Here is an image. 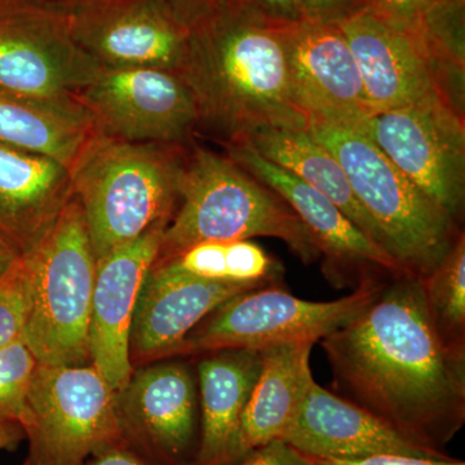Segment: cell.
Listing matches in <instances>:
<instances>
[{
  "mask_svg": "<svg viewBox=\"0 0 465 465\" xmlns=\"http://www.w3.org/2000/svg\"><path fill=\"white\" fill-rule=\"evenodd\" d=\"M339 396L433 451L465 423V349L437 330L420 278L391 275L353 320L320 341Z\"/></svg>",
  "mask_w": 465,
  "mask_h": 465,
  "instance_id": "obj_1",
  "label": "cell"
},
{
  "mask_svg": "<svg viewBox=\"0 0 465 465\" xmlns=\"http://www.w3.org/2000/svg\"><path fill=\"white\" fill-rule=\"evenodd\" d=\"M282 26L216 0L189 26L179 74L198 110L197 133L222 145L264 128H308L291 92Z\"/></svg>",
  "mask_w": 465,
  "mask_h": 465,
  "instance_id": "obj_2",
  "label": "cell"
},
{
  "mask_svg": "<svg viewBox=\"0 0 465 465\" xmlns=\"http://www.w3.org/2000/svg\"><path fill=\"white\" fill-rule=\"evenodd\" d=\"M255 237L282 241L304 264L321 258L307 228L280 195L225 153L189 143L179 202L155 262H168L204 242Z\"/></svg>",
  "mask_w": 465,
  "mask_h": 465,
  "instance_id": "obj_3",
  "label": "cell"
},
{
  "mask_svg": "<svg viewBox=\"0 0 465 465\" xmlns=\"http://www.w3.org/2000/svg\"><path fill=\"white\" fill-rule=\"evenodd\" d=\"M186 149L92 134L70 174L96 262L153 226L170 223Z\"/></svg>",
  "mask_w": 465,
  "mask_h": 465,
  "instance_id": "obj_4",
  "label": "cell"
},
{
  "mask_svg": "<svg viewBox=\"0 0 465 465\" xmlns=\"http://www.w3.org/2000/svg\"><path fill=\"white\" fill-rule=\"evenodd\" d=\"M308 130L344 168L382 249L405 273L427 277L463 232L460 224L401 173L369 134L317 121Z\"/></svg>",
  "mask_w": 465,
  "mask_h": 465,
  "instance_id": "obj_5",
  "label": "cell"
},
{
  "mask_svg": "<svg viewBox=\"0 0 465 465\" xmlns=\"http://www.w3.org/2000/svg\"><path fill=\"white\" fill-rule=\"evenodd\" d=\"M23 259L32 287L24 341L41 365H91L96 258L74 194L50 234Z\"/></svg>",
  "mask_w": 465,
  "mask_h": 465,
  "instance_id": "obj_6",
  "label": "cell"
},
{
  "mask_svg": "<svg viewBox=\"0 0 465 465\" xmlns=\"http://www.w3.org/2000/svg\"><path fill=\"white\" fill-rule=\"evenodd\" d=\"M385 282L366 280L344 298L309 302L278 284L241 293L217 308L183 341L180 354L222 349H262L322 341L376 299Z\"/></svg>",
  "mask_w": 465,
  "mask_h": 465,
  "instance_id": "obj_7",
  "label": "cell"
},
{
  "mask_svg": "<svg viewBox=\"0 0 465 465\" xmlns=\"http://www.w3.org/2000/svg\"><path fill=\"white\" fill-rule=\"evenodd\" d=\"M115 394L92 363H38L29 394L27 463L82 465L101 450L124 443Z\"/></svg>",
  "mask_w": 465,
  "mask_h": 465,
  "instance_id": "obj_8",
  "label": "cell"
},
{
  "mask_svg": "<svg viewBox=\"0 0 465 465\" xmlns=\"http://www.w3.org/2000/svg\"><path fill=\"white\" fill-rule=\"evenodd\" d=\"M370 137L425 195L460 224L465 200L464 113L442 94L371 115Z\"/></svg>",
  "mask_w": 465,
  "mask_h": 465,
  "instance_id": "obj_9",
  "label": "cell"
},
{
  "mask_svg": "<svg viewBox=\"0 0 465 465\" xmlns=\"http://www.w3.org/2000/svg\"><path fill=\"white\" fill-rule=\"evenodd\" d=\"M75 99L100 136L189 145L197 133L194 96L183 76L171 70L101 69Z\"/></svg>",
  "mask_w": 465,
  "mask_h": 465,
  "instance_id": "obj_10",
  "label": "cell"
},
{
  "mask_svg": "<svg viewBox=\"0 0 465 465\" xmlns=\"http://www.w3.org/2000/svg\"><path fill=\"white\" fill-rule=\"evenodd\" d=\"M100 70L76 45L67 17L30 0H0V94L72 99Z\"/></svg>",
  "mask_w": 465,
  "mask_h": 465,
  "instance_id": "obj_11",
  "label": "cell"
},
{
  "mask_svg": "<svg viewBox=\"0 0 465 465\" xmlns=\"http://www.w3.org/2000/svg\"><path fill=\"white\" fill-rule=\"evenodd\" d=\"M356 61L371 114L442 94L463 112V88L423 39L390 23L365 5L339 21Z\"/></svg>",
  "mask_w": 465,
  "mask_h": 465,
  "instance_id": "obj_12",
  "label": "cell"
},
{
  "mask_svg": "<svg viewBox=\"0 0 465 465\" xmlns=\"http://www.w3.org/2000/svg\"><path fill=\"white\" fill-rule=\"evenodd\" d=\"M115 400L125 445L157 464L195 465L200 402L194 376L185 363L134 370Z\"/></svg>",
  "mask_w": 465,
  "mask_h": 465,
  "instance_id": "obj_13",
  "label": "cell"
},
{
  "mask_svg": "<svg viewBox=\"0 0 465 465\" xmlns=\"http://www.w3.org/2000/svg\"><path fill=\"white\" fill-rule=\"evenodd\" d=\"M225 154L272 189L299 216L324 259L323 271L335 287L358 286L379 274L405 273L387 251L370 240L331 201L246 143L223 145Z\"/></svg>",
  "mask_w": 465,
  "mask_h": 465,
  "instance_id": "obj_14",
  "label": "cell"
},
{
  "mask_svg": "<svg viewBox=\"0 0 465 465\" xmlns=\"http://www.w3.org/2000/svg\"><path fill=\"white\" fill-rule=\"evenodd\" d=\"M282 39L291 92L309 122L369 134L372 114L356 61L338 24H286Z\"/></svg>",
  "mask_w": 465,
  "mask_h": 465,
  "instance_id": "obj_15",
  "label": "cell"
},
{
  "mask_svg": "<svg viewBox=\"0 0 465 465\" xmlns=\"http://www.w3.org/2000/svg\"><path fill=\"white\" fill-rule=\"evenodd\" d=\"M70 34L101 69L179 72L189 26L162 0H112L67 18Z\"/></svg>",
  "mask_w": 465,
  "mask_h": 465,
  "instance_id": "obj_16",
  "label": "cell"
},
{
  "mask_svg": "<svg viewBox=\"0 0 465 465\" xmlns=\"http://www.w3.org/2000/svg\"><path fill=\"white\" fill-rule=\"evenodd\" d=\"M271 286L204 280L171 262H155L146 274L134 308L131 363L180 354L183 341L217 308L241 293Z\"/></svg>",
  "mask_w": 465,
  "mask_h": 465,
  "instance_id": "obj_17",
  "label": "cell"
},
{
  "mask_svg": "<svg viewBox=\"0 0 465 465\" xmlns=\"http://www.w3.org/2000/svg\"><path fill=\"white\" fill-rule=\"evenodd\" d=\"M166 223L116 247L96 262L91 314L92 365L115 391L130 381V335L140 290L157 262Z\"/></svg>",
  "mask_w": 465,
  "mask_h": 465,
  "instance_id": "obj_18",
  "label": "cell"
},
{
  "mask_svg": "<svg viewBox=\"0 0 465 465\" xmlns=\"http://www.w3.org/2000/svg\"><path fill=\"white\" fill-rule=\"evenodd\" d=\"M309 458L357 460L375 455L448 459L405 439L365 409L324 390L314 378L295 420L282 437Z\"/></svg>",
  "mask_w": 465,
  "mask_h": 465,
  "instance_id": "obj_19",
  "label": "cell"
},
{
  "mask_svg": "<svg viewBox=\"0 0 465 465\" xmlns=\"http://www.w3.org/2000/svg\"><path fill=\"white\" fill-rule=\"evenodd\" d=\"M72 198L65 164L0 145V234L21 256L50 234Z\"/></svg>",
  "mask_w": 465,
  "mask_h": 465,
  "instance_id": "obj_20",
  "label": "cell"
},
{
  "mask_svg": "<svg viewBox=\"0 0 465 465\" xmlns=\"http://www.w3.org/2000/svg\"><path fill=\"white\" fill-rule=\"evenodd\" d=\"M198 363L200 448L195 465H224L241 455V424L262 370V351L222 349Z\"/></svg>",
  "mask_w": 465,
  "mask_h": 465,
  "instance_id": "obj_21",
  "label": "cell"
},
{
  "mask_svg": "<svg viewBox=\"0 0 465 465\" xmlns=\"http://www.w3.org/2000/svg\"><path fill=\"white\" fill-rule=\"evenodd\" d=\"M312 342L262 349V370L241 424V455L274 440H282L295 420L312 374ZM240 455V457H241Z\"/></svg>",
  "mask_w": 465,
  "mask_h": 465,
  "instance_id": "obj_22",
  "label": "cell"
},
{
  "mask_svg": "<svg viewBox=\"0 0 465 465\" xmlns=\"http://www.w3.org/2000/svg\"><path fill=\"white\" fill-rule=\"evenodd\" d=\"M92 134L90 115L75 97L0 94V145L45 155L70 168Z\"/></svg>",
  "mask_w": 465,
  "mask_h": 465,
  "instance_id": "obj_23",
  "label": "cell"
},
{
  "mask_svg": "<svg viewBox=\"0 0 465 465\" xmlns=\"http://www.w3.org/2000/svg\"><path fill=\"white\" fill-rule=\"evenodd\" d=\"M242 143L316 189L382 249L378 228L351 191L344 168L308 128H264Z\"/></svg>",
  "mask_w": 465,
  "mask_h": 465,
  "instance_id": "obj_24",
  "label": "cell"
},
{
  "mask_svg": "<svg viewBox=\"0 0 465 465\" xmlns=\"http://www.w3.org/2000/svg\"><path fill=\"white\" fill-rule=\"evenodd\" d=\"M168 262L185 273L223 282L278 284L283 272L265 250L250 241L204 242Z\"/></svg>",
  "mask_w": 465,
  "mask_h": 465,
  "instance_id": "obj_25",
  "label": "cell"
},
{
  "mask_svg": "<svg viewBox=\"0 0 465 465\" xmlns=\"http://www.w3.org/2000/svg\"><path fill=\"white\" fill-rule=\"evenodd\" d=\"M425 302L443 341L465 349V237L464 232L421 280Z\"/></svg>",
  "mask_w": 465,
  "mask_h": 465,
  "instance_id": "obj_26",
  "label": "cell"
},
{
  "mask_svg": "<svg viewBox=\"0 0 465 465\" xmlns=\"http://www.w3.org/2000/svg\"><path fill=\"white\" fill-rule=\"evenodd\" d=\"M38 361L24 339L0 348V423L14 421L27 430L29 394Z\"/></svg>",
  "mask_w": 465,
  "mask_h": 465,
  "instance_id": "obj_27",
  "label": "cell"
},
{
  "mask_svg": "<svg viewBox=\"0 0 465 465\" xmlns=\"http://www.w3.org/2000/svg\"><path fill=\"white\" fill-rule=\"evenodd\" d=\"M32 312V287L23 256L0 278V348L24 339Z\"/></svg>",
  "mask_w": 465,
  "mask_h": 465,
  "instance_id": "obj_28",
  "label": "cell"
},
{
  "mask_svg": "<svg viewBox=\"0 0 465 465\" xmlns=\"http://www.w3.org/2000/svg\"><path fill=\"white\" fill-rule=\"evenodd\" d=\"M458 0H367L366 5L394 25L421 39V27L434 12Z\"/></svg>",
  "mask_w": 465,
  "mask_h": 465,
  "instance_id": "obj_29",
  "label": "cell"
},
{
  "mask_svg": "<svg viewBox=\"0 0 465 465\" xmlns=\"http://www.w3.org/2000/svg\"><path fill=\"white\" fill-rule=\"evenodd\" d=\"M224 465H317L283 440H274L243 452Z\"/></svg>",
  "mask_w": 465,
  "mask_h": 465,
  "instance_id": "obj_30",
  "label": "cell"
},
{
  "mask_svg": "<svg viewBox=\"0 0 465 465\" xmlns=\"http://www.w3.org/2000/svg\"><path fill=\"white\" fill-rule=\"evenodd\" d=\"M232 2L280 25L307 20L300 0H232Z\"/></svg>",
  "mask_w": 465,
  "mask_h": 465,
  "instance_id": "obj_31",
  "label": "cell"
},
{
  "mask_svg": "<svg viewBox=\"0 0 465 465\" xmlns=\"http://www.w3.org/2000/svg\"><path fill=\"white\" fill-rule=\"evenodd\" d=\"M367 0H300L305 18L316 23H339Z\"/></svg>",
  "mask_w": 465,
  "mask_h": 465,
  "instance_id": "obj_32",
  "label": "cell"
},
{
  "mask_svg": "<svg viewBox=\"0 0 465 465\" xmlns=\"http://www.w3.org/2000/svg\"><path fill=\"white\" fill-rule=\"evenodd\" d=\"M313 459L317 465H465L458 459H430L405 457V455H375L357 460H335V459Z\"/></svg>",
  "mask_w": 465,
  "mask_h": 465,
  "instance_id": "obj_33",
  "label": "cell"
},
{
  "mask_svg": "<svg viewBox=\"0 0 465 465\" xmlns=\"http://www.w3.org/2000/svg\"><path fill=\"white\" fill-rule=\"evenodd\" d=\"M82 465H161L143 457L125 443L109 446L91 455Z\"/></svg>",
  "mask_w": 465,
  "mask_h": 465,
  "instance_id": "obj_34",
  "label": "cell"
},
{
  "mask_svg": "<svg viewBox=\"0 0 465 465\" xmlns=\"http://www.w3.org/2000/svg\"><path fill=\"white\" fill-rule=\"evenodd\" d=\"M30 2L48 9L54 14L69 18L100 7L112 0H30Z\"/></svg>",
  "mask_w": 465,
  "mask_h": 465,
  "instance_id": "obj_35",
  "label": "cell"
},
{
  "mask_svg": "<svg viewBox=\"0 0 465 465\" xmlns=\"http://www.w3.org/2000/svg\"><path fill=\"white\" fill-rule=\"evenodd\" d=\"M174 16L191 26L198 17H201L216 0H162Z\"/></svg>",
  "mask_w": 465,
  "mask_h": 465,
  "instance_id": "obj_36",
  "label": "cell"
},
{
  "mask_svg": "<svg viewBox=\"0 0 465 465\" xmlns=\"http://www.w3.org/2000/svg\"><path fill=\"white\" fill-rule=\"evenodd\" d=\"M24 439H26V433L20 424L14 421L0 423V450L16 449Z\"/></svg>",
  "mask_w": 465,
  "mask_h": 465,
  "instance_id": "obj_37",
  "label": "cell"
},
{
  "mask_svg": "<svg viewBox=\"0 0 465 465\" xmlns=\"http://www.w3.org/2000/svg\"><path fill=\"white\" fill-rule=\"evenodd\" d=\"M20 259L21 253L0 234V278L7 274Z\"/></svg>",
  "mask_w": 465,
  "mask_h": 465,
  "instance_id": "obj_38",
  "label": "cell"
},
{
  "mask_svg": "<svg viewBox=\"0 0 465 465\" xmlns=\"http://www.w3.org/2000/svg\"><path fill=\"white\" fill-rule=\"evenodd\" d=\"M25 465H33V464L27 463V461H26Z\"/></svg>",
  "mask_w": 465,
  "mask_h": 465,
  "instance_id": "obj_39",
  "label": "cell"
}]
</instances>
